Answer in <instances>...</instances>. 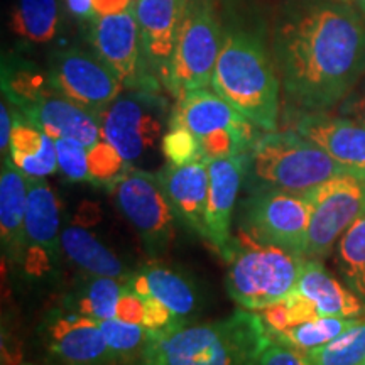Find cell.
Here are the masks:
<instances>
[{"instance_id": "44", "label": "cell", "mask_w": 365, "mask_h": 365, "mask_svg": "<svg viewBox=\"0 0 365 365\" xmlns=\"http://www.w3.org/2000/svg\"><path fill=\"white\" fill-rule=\"evenodd\" d=\"M345 2H350V0H345Z\"/></svg>"}, {"instance_id": "26", "label": "cell", "mask_w": 365, "mask_h": 365, "mask_svg": "<svg viewBox=\"0 0 365 365\" xmlns=\"http://www.w3.org/2000/svg\"><path fill=\"white\" fill-rule=\"evenodd\" d=\"M124 287L125 282L120 279L83 274L78 284L63 299L61 307L98 322L115 318L117 303Z\"/></svg>"}, {"instance_id": "24", "label": "cell", "mask_w": 365, "mask_h": 365, "mask_svg": "<svg viewBox=\"0 0 365 365\" xmlns=\"http://www.w3.org/2000/svg\"><path fill=\"white\" fill-rule=\"evenodd\" d=\"M61 252L86 276L113 277L125 281L129 269L107 245L102 244L90 230L80 225H66L61 230Z\"/></svg>"}, {"instance_id": "5", "label": "cell", "mask_w": 365, "mask_h": 365, "mask_svg": "<svg viewBox=\"0 0 365 365\" xmlns=\"http://www.w3.org/2000/svg\"><path fill=\"white\" fill-rule=\"evenodd\" d=\"M225 261L228 296L244 309L262 312L293 293L307 257L240 230Z\"/></svg>"}, {"instance_id": "9", "label": "cell", "mask_w": 365, "mask_h": 365, "mask_svg": "<svg viewBox=\"0 0 365 365\" xmlns=\"http://www.w3.org/2000/svg\"><path fill=\"white\" fill-rule=\"evenodd\" d=\"M240 230L261 240L304 255L312 203L304 195L284 191L249 193L240 205Z\"/></svg>"}, {"instance_id": "42", "label": "cell", "mask_w": 365, "mask_h": 365, "mask_svg": "<svg viewBox=\"0 0 365 365\" xmlns=\"http://www.w3.org/2000/svg\"><path fill=\"white\" fill-rule=\"evenodd\" d=\"M364 208H365V181H364Z\"/></svg>"}, {"instance_id": "10", "label": "cell", "mask_w": 365, "mask_h": 365, "mask_svg": "<svg viewBox=\"0 0 365 365\" xmlns=\"http://www.w3.org/2000/svg\"><path fill=\"white\" fill-rule=\"evenodd\" d=\"M48 75L58 93L98 117L124 91V85L112 68L95 51L81 48L54 51L49 58Z\"/></svg>"}, {"instance_id": "20", "label": "cell", "mask_w": 365, "mask_h": 365, "mask_svg": "<svg viewBox=\"0 0 365 365\" xmlns=\"http://www.w3.org/2000/svg\"><path fill=\"white\" fill-rule=\"evenodd\" d=\"M129 289L144 298L158 299L180 319L188 325L190 319L198 317L203 307L202 291L193 277L182 271L163 264H145L135 269L124 281Z\"/></svg>"}, {"instance_id": "15", "label": "cell", "mask_w": 365, "mask_h": 365, "mask_svg": "<svg viewBox=\"0 0 365 365\" xmlns=\"http://www.w3.org/2000/svg\"><path fill=\"white\" fill-rule=\"evenodd\" d=\"M289 327L314 318H362L365 303L331 276L318 259H307L294 291L284 299Z\"/></svg>"}, {"instance_id": "36", "label": "cell", "mask_w": 365, "mask_h": 365, "mask_svg": "<svg viewBox=\"0 0 365 365\" xmlns=\"http://www.w3.org/2000/svg\"><path fill=\"white\" fill-rule=\"evenodd\" d=\"M144 314H145V304L144 298L139 296L129 287H124L122 291L120 299L117 303V312L115 318L125 323H135V325H143L144 323Z\"/></svg>"}, {"instance_id": "35", "label": "cell", "mask_w": 365, "mask_h": 365, "mask_svg": "<svg viewBox=\"0 0 365 365\" xmlns=\"http://www.w3.org/2000/svg\"><path fill=\"white\" fill-rule=\"evenodd\" d=\"M259 365H313L307 357V354L301 352L293 346L282 345L279 341H272L264 350Z\"/></svg>"}, {"instance_id": "37", "label": "cell", "mask_w": 365, "mask_h": 365, "mask_svg": "<svg viewBox=\"0 0 365 365\" xmlns=\"http://www.w3.org/2000/svg\"><path fill=\"white\" fill-rule=\"evenodd\" d=\"M340 112L341 115L354 118L355 122L365 127V88L345 98L340 105Z\"/></svg>"}, {"instance_id": "38", "label": "cell", "mask_w": 365, "mask_h": 365, "mask_svg": "<svg viewBox=\"0 0 365 365\" xmlns=\"http://www.w3.org/2000/svg\"><path fill=\"white\" fill-rule=\"evenodd\" d=\"M0 149H2V158H6L11 148V137L14 129V112L7 107L6 98L2 100V107H0Z\"/></svg>"}, {"instance_id": "13", "label": "cell", "mask_w": 365, "mask_h": 365, "mask_svg": "<svg viewBox=\"0 0 365 365\" xmlns=\"http://www.w3.org/2000/svg\"><path fill=\"white\" fill-rule=\"evenodd\" d=\"M38 331L51 365H117L98 319L61 307L48 313Z\"/></svg>"}, {"instance_id": "19", "label": "cell", "mask_w": 365, "mask_h": 365, "mask_svg": "<svg viewBox=\"0 0 365 365\" xmlns=\"http://www.w3.org/2000/svg\"><path fill=\"white\" fill-rule=\"evenodd\" d=\"M208 164V202H207V239L223 259L230 252L232 218L237 196L245 178V154L207 159Z\"/></svg>"}, {"instance_id": "40", "label": "cell", "mask_w": 365, "mask_h": 365, "mask_svg": "<svg viewBox=\"0 0 365 365\" xmlns=\"http://www.w3.org/2000/svg\"><path fill=\"white\" fill-rule=\"evenodd\" d=\"M66 6L73 16H76L78 19L93 21L97 17L93 12V7H91V0H66Z\"/></svg>"}, {"instance_id": "22", "label": "cell", "mask_w": 365, "mask_h": 365, "mask_svg": "<svg viewBox=\"0 0 365 365\" xmlns=\"http://www.w3.org/2000/svg\"><path fill=\"white\" fill-rule=\"evenodd\" d=\"M170 124L186 127L198 139L223 129H255L252 122L237 112L225 98L207 88L191 90L178 98Z\"/></svg>"}, {"instance_id": "23", "label": "cell", "mask_w": 365, "mask_h": 365, "mask_svg": "<svg viewBox=\"0 0 365 365\" xmlns=\"http://www.w3.org/2000/svg\"><path fill=\"white\" fill-rule=\"evenodd\" d=\"M26 207L27 175L11 158H4L0 171V240L4 255L14 262H19L22 252Z\"/></svg>"}, {"instance_id": "30", "label": "cell", "mask_w": 365, "mask_h": 365, "mask_svg": "<svg viewBox=\"0 0 365 365\" xmlns=\"http://www.w3.org/2000/svg\"><path fill=\"white\" fill-rule=\"evenodd\" d=\"M359 318H314L309 322L299 323V325L289 327L279 333H274L271 336L272 341H279L282 345L293 346L301 352L317 349L331 341L333 339L350 328Z\"/></svg>"}, {"instance_id": "2", "label": "cell", "mask_w": 365, "mask_h": 365, "mask_svg": "<svg viewBox=\"0 0 365 365\" xmlns=\"http://www.w3.org/2000/svg\"><path fill=\"white\" fill-rule=\"evenodd\" d=\"M269 344L261 314L239 309L217 322L161 333L143 365H259Z\"/></svg>"}, {"instance_id": "28", "label": "cell", "mask_w": 365, "mask_h": 365, "mask_svg": "<svg viewBox=\"0 0 365 365\" xmlns=\"http://www.w3.org/2000/svg\"><path fill=\"white\" fill-rule=\"evenodd\" d=\"M100 330L117 360V365H143L149 345L159 335L143 325L125 323L117 318L102 319Z\"/></svg>"}, {"instance_id": "29", "label": "cell", "mask_w": 365, "mask_h": 365, "mask_svg": "<svg viewBox=\"0 0 365 365\" xmlns=\"http://www.w3.org/2000/svg\"><path fill=\"white\" fill-rule=\"evenodd\" d=\"M336 266L345 284L365 303V208L339 240Z\"/></svg>"}, {"instance_id": "1", "label": "cell", "mask_w": 365, "mask_h": 365, "mask_svg": "<svg viewBox=\"0 0 365 365\" xmlns=\"http://www.w3.org/2000/svg\"><path fill=\"white\" fill-rule=\"evenodd\" d=\"M272 58L287 103L327 112L365 75V21L345 0H294L277 16Z\"/></svg>"}, {"instance_id": "18", "label": "cell", "mask_w": 365, "mask_h": 365, "mask_svg": "<svg viewBox=\"0 0 365 365\" xmlns=\"http://www.w3.org/2000/svg\"><path fill=\"white\" fill-rule=\"evenodd\" d=\"M16 110L54 140L71 139L85 148H91L102 139L100 117L54 88L46 90Z\"/></svg>"}, {"instance_id": "3", "label": "cell", "mask_w": 365, "mask_h": 365, "mask_svg": "<svg viewBox=\"0 0 365 365\" xmlns=\"http://www.w3.org/2000/svg\"><path fill=\"white\" fill-rule=\"evenodd\" d=\"M281 78L259 34L232 29L218 54L212 88L257 129L272 132L279 117Z\"/></svg>"}, {"instance_id": "12", "label": "cell", "mask_w": 365, "mask_h": 365, "mask_svg": "<svg viewBox=\"0 0 365 365\" xmlns=\"http://www.w3.org/2000/svg\"><path fill=\"white\" fill-rule=\"evenodd\" d=\"M88 38L93 51L112 68L124 90H163L145 61L134 9L113 16L95 17Z\"/></svg>"}, {"instance_id": "45", "label": "cell", "mask_w": 365, "mask_h": 365, "mask_svg": "<svg viewBox=\"0 0 365 365\" xmlns=\"http://www.w3.org/2000/svg\"><path fill=\"white\" fill-rule=\"evenodd\" d=\"M362 365H365V362H364V364H362Z\"/></svg>"}, {"instance_id": "39", "label": "cell", "mask_w": 365, "mask_h": 365, "mask_svg": "<svg viewBox=\"0 0 365 365\" xmlns=\"http://www.w3.org/2000/svg\"><path fill=\"white\" fill-rule=\"evenodd\" d=\"M135 0H91V7L97 17L113 16V14H122L134 7Z\"/></svg>"}, {"instance_id": "34", "label": "cell", "mask_w": 365, "mask_h": 365, "mask_svg": "<svg viewBox=\"0 0 365 365\" xmlns=\"http://www.w3.org/2000/svg\"><path fill=\"white\" fill-rule=\"evenodd\" d=\"M58 170L71 182H90L88 148L71 139H56Z\"/></svg>"}, {"instance_id": "32", "label": "cell", "mask_w": 365, "mask_h": 365, "mask_svg": "<svg viewBox=\"0 0 365 365\" xmlns=\"http://www.w3.org/2000/svg\"><path fill=\"white\" fill-rule=\"evenodd\" d=\"M129 168L130 164H127L118 150L105 139L88 148L90 182L93 185L112 190Z\"/></svg>"}, {"instance_id": "27", "label": "cell", "mask_w": 365, "mask_h": 365, "mask_svg": "<svg viewBox=\"0 0 365 365\" xmlns=\"http://www.w3.org/2000/svg\"><path fill=\"white\" fill-rule=\"evenodd\" d=\"M58 0H17L11 16L12 31L33 44L53 41L58 33Z\"/></svg>"}, {"instance_id": "31", "label": "cell", "mask_w": 365, "mask_h": 365, "mask_svg": "<svg viewBox=\"0 0 365 365\" xmlns=\"http://www.w3.org/2000/svg\"><path fill=\"white\" fill-rule=\"evenodd\" d=\"M304 354L313 365H362L365 362V319L359 318L336 339Z\"/></svg>"}, {"instance_id": "41", "label": "cell", "mask_w": 365, "mask_h": 365, "mask_svg": "<svg viewBox=\"0 0 365 365\" xmlns=\"http://www.w3.org/2000/svg\"><path fill=\"white\" fill-rule=\"evenodd\" d=\"M359 4V9H360V14H362L364 21H365V0H357Z\"/></svg>"}, {"instance_id": "16", "label": "cell", "mask_w": 365, "mask_h": 365, "mask_svg": "<svg viewBox=\"0 0 365 365\" xmlns=\"http://www.w3.org/2000/svg\"><path fill=\"white\" fill-rule=\"evenodd\" d=\"M294 130L322 148L345 175L365 181V127L350 117L299 112Z\"/></svg>"}, {"instance_id": "4", "label": "cell", "mask_w": 365, "mask_h": 365, "mask_svg": "<svg viewBox=\"0 0 365 365\" xmlns=\"http://www.w3.org/2000/svg\"><path fill=\"white\" fill-rule=\"evenodd\" d=\"M345 175L322 148L298 132L257 135L245 154L244 185L247 193L284 191L304 195L319 182Z\"/></svg>"}, {"instance_id": "43", "label": "cell", "mask_w": 365, "mask_h": 365, "mask_svg": "<svg viewBox=\"0 0 365 365\" xmlns=\"http://www.w3.org/2000/svg\"><path fill=\"white\" fill-rule=\"evenodd\" d=\"M24 365H33V364H24Z\"/></svg>"}, {"instance_id": "33", "label": "cell", "mask_w": 365, "mask_h": 365, "mask_svg": "<svg viewBox=\"0 0 365 365\" xmlns=\"http://www.w3.org/2000/svg\"><path fill=\"white\" fill-rule=\"evenodd\" d=\"M161 150L166 163L173 166H182L203 158L198 137L180 124H170V129L163 137Z\"/></svg>"}, {"instance_id": "8", "label": "cell", "mask_w": 365, "mask_h": 365, "mask_svg": "<svg viewBox=\"0 0 365 365\" xmlns=\"http://www.w3.org/2000/svg\"><path fill=\"white\" fill-rule=\"evenodd\" d=\"M110 191L148 255L156 259L166 252L175 242L178 218L159 176L130 166Z\"/></svg>"}, {"instance_id": "6", "label": "cell", "mask_w": 365, "mask_h": 365, "mask_svg": "<svg viewBox=\"0 0 365 365\" xmlns=\"http://www.w3.org/2000/svg\"><path fill=\"white\" fill-rule=\"evenodd\" d=\"M171 113L170 102L161 91L125 90L100 115L102 139L132 166L163 143Z\"/></svg>"}, {"instance_id": "25", "label": "cell", "mask_w": 365, "mask_h": 365, "mask_svg": "<svg viewBox=\"0 0 365 365\" xmlns=\"http://www.w3.org/2000/svg\"><path fill=\"white\" fill-rule=\"evenodd\" d=\"M9 158L24 175L31 178H46L58 170L54 139L27 120L19 110L14 112Z\"/></svg>"}, {"instance_id": "11", "label": "cell", "mask_w": 365, "mask_h": 365, "mask_svg": "<svg viewBox=\"0 0 365 365\" xmlns=\"http://www.w3.org/2000/svg\"><path fill=\"white\" fill-rule=\"evenodd\" d=\"M304 196L312 203V222L304 257L323 259L364 210V182L340 175L319 182Z\"/></svg>"}, {"instance_id": "7", "label": "cell", "mask_w": 365, "mask_h": 365, "mask_svg": "<svg viewBox=\"0 0 365 365\" xmlns=\"http://www.w3.org/2000/svg\"><path fill=\"white\" fill-rule=\"evenodd\" d=\"M223 34L215 0H188L170 68L168 93L176 100L212 85Z\"/></svg>"}, {"instance_id": "21", "label": "cell", "mask_w": 365, "mask_h": 365, "mask_svg": "<svg viewBox=\"0 0 365 365\" xmlns=\"http://www.w3.org/2000/svg\"><path fill=\"white\" fill-rule=\"evenodd\" d=\"M178 222L205 239L207 235L208 164L207 159L173 166L168 164L158 173Z\"/></svg>"}, {"instance_id": "14", "label": "cell", "mask_w": 365, "mask_h": 365, "mask_svg": "<svg viewBox=\"0 0 365 365\" xmlns=\"http://www.w3.org/2000/svg\"><path fill=\"white\" fill-rule=\"evenodd\" d=\"M61 210L58 196L44 178L27 176L24 240L19 266L31 276H43L61 252Z\"/></svg>"}, {"instance_id": "17", "label": "cell", "mask_w": 365, "mask_h": 365, "mask_svg": "<svg viewBox=\"0 0 365 365\" xmlns=\"http://www.w3.org/2000/svg\"><path fill=\"white\" fill-rule=\"evenodd\" d=\"M186 6L188 0H135L132 7L139 24L145 61L164 90L170 81L173 54Z\"/></svg>"}]
</instances>
